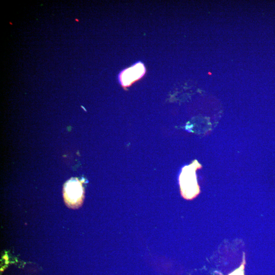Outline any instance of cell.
<instances>
[{
  "label": "cell",
  "instance_id": "7a4b0ae2",
  "mask_svg": "<svg viewBox=\"0 0 275 275\" xmlns=\"http://www.w3.org/2000/svg\"><path fill=\"white\" fill-rule=\"evenodd\" d=\"M82 182L76 178H71L64 186L63 194L67 205L71 208H77L84 199Z\"/></svg>",
  "mask_w": 275,
  "mask_h": 275
},
{
  "label": "cell",
  "instance_id": "3957f363",
  "mask_svg": "<svg viewBox=\"0 0 275 275\" xmlns=\"http://www.w3.org/2000/svg\"><path fill=\"white\" fill-rule=\"evenodd\" d=\"M229 275H244L243 274V269L242 266L241 267H239L237 270H235L232 272Z\"/></svg>",
  "mask_w": 275,
  "mask_h": 275
},
{
  "label": "cell",
  "instance_id": "6da1fadb",
  "mask_svg": "<svg viewBox=\"0 0 275 275\" xmlns=\"http://www.w3.org/2000/svg\"><path fill=\"white\" fill-rule=\"evenodd\" d=\"M201 167V165L196 160L182 168L179 176V183L181 194L184 198L191 199L199 193L196 171Z\"/></svg>",
  "mask_w": 275,
  "mask_h": 275
}]
</instances>
